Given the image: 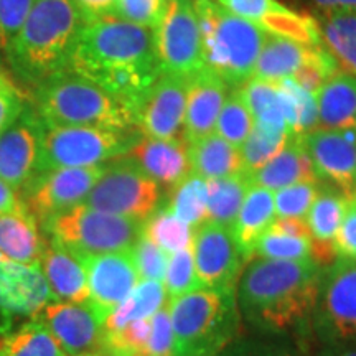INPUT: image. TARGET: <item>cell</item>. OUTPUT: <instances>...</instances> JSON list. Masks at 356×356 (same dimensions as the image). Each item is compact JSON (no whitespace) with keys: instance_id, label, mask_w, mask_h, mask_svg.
Returning <instances> with one entry per match:
<instances>
[{"instance_id":"4dcf8cb0","label":"cell","mask_w":356,"mask_h":356,"mask_svg":"<svg viewBox=\"0 0 356 356\" xmlns=\"http://www.w3.org/2000/svg\"><path fill=\"white\" fill-rule=\"evenodd\" d=\"M249 188H251V184L244 173L207 180L208 221L233 228Z\"/></svg>"},{"instance_id":"680465c9","label":"cell","mask_w":356,"mask_h":356,"mask_svg":"<svg viewBox=\"0 0 356 356\" xmlns=\"http://www.w3.org/2000/svg\"><path fill=\"white\" fill-rule=\"evenodd\" d=\"M74 356H104L101 353H95V351H88V353H81V355H74Z\"/></svg>"},{"instance_id":"f35d334b","label":"cell","mask_w":356,"mask_h":356,"mask_svg":"<svg viewBox=\"0 0 356 356\" xmlns=\"http://www.w3.org/2000/svg\"><path fill=\"white\" fill-rule=\"evenodd\" d=\"M150 333V318L134 320L119 330L104 332L99 343L104 356H142Z\"/></svg>"},{"instance_id":"1f68e13d","label":"cell","mask_w":356,"mask_h":356,"mask_svg":"<svg viewBox=\"0 0 356 356\" xmlns=\"http://www.w3.org/2000/svg\"><path fill=\"white\" fill-rule=\"evenodd\" d=\"M0 356H68L38 320L0 337Z\"/></svg>"},{"instance_id":"4316f807","label":"cell","mask_w":356,"mask_h":356,"mask_svg":"<svg viewBox=\"0 0 356 356\" xmlns=\"http://www.w3.org/2000/svg\"><path fill=\"white\" fill-rule=\"evenodd\" d=\"M275 216L277 215H275L274 191L261 186H251L231 228L244 261L252 259L257 241L269 229Z\"/></svg>"},{"instance_id":"11a10c76","label":"cell","mask_w":356,"mask_h":356,"mask_svg":"<svg viewBox=\"0 0 356 356\" xmlns=\"http://www.w3.org/2000/svg\"><path fill=\"white\" fill-rule=\"evenodd\" d=\"M22 208L25 207L19 195V190H15L0 178V215L2 213L22 210Z\"/></svg>"},{"instance_id":"60d3db41","label":"cell","mask_w":356,"mask_h":356,"mask_svg":"<svg viewBox=\"0 0 356 356\" xmlns=\"http://www.w3.org/2000/svg\"><path fill=\"white\" fill-rule=\"evenodd\" d=\"M163 286H165L168 300L177 299V297L185 296V293L202 287L197 269H195L193 248L181 249V251L168 256Z\"/></svg>"},{"instance_id":"8d00e7d4","label":"cell","mask_w":356,"mask_h":356,"mask_svg":"<svg viewBox=\"0 0 356 356\" xmlns=\"http://www.w3.org/2000/svg\"><path fill=\"white\" fill-rule=\"evenodd\" d=\"M173 215L186 225L197 229L208 221V193L207 180L190 173L188 177L173 188L170 207Z\"/></svg>"},{"instance_id":"83f0119b","label":"cell","mask_w":356,"mask_h":356,"mask_svg":"<svg viewBox=\"0 0 356 356\" xmlns=\"http://www.w3.org/2000/svg\"><path fill=\"white\" fill-rule=\"evenodd\" d=\"M188 157L191 173L204 178V180L234 177L243 173V160L239 149L221 139L216 134H210L202 139L190 142Z\"/></svg>"},{"instance_id":"e0dca14e","label":"cell","mask_w":356,"mask_h":356,"mask_svg":"<svg viewBox=\"0 0 356 356\" xmlns=\"http://www.w3.org/2000/svg\"><path fill=\"white\" fill-rule=\"evenodd\" d=\"M33 320L50 330L68 356L99 348L102 322L88 304L50 300L33 315Z\"/></svg>"},{"instance_id":"91938a15","label":"cell","mask_w":356,"mask_h":356,"mask_svg":"<svg viewBox=\"0 0 356 356\" xmlns=\"http://www.w3.org/2000/svg\"><path fill=\"white\" fill-rule=\"evenodd\" d=\"M2 81H6V78H3L2 74H0V83H2Z\"/></svg>"},{"instance_id":"cb8c5ba5","label":"cell","mask_w":356,"mask_h":356,"mask_svg":"<svg viewBox=\"0 0 356 356\" xmlns=\"http://www.w3.org/2000/svg\"><path fill=\"white\" fill-rule=\"evenodd\" d=\"M40 267L56 300L88 304V277L81 257L51 238L44 248Z\"/></svg>"},{"instance_id":"d4e9b609","label":"cell","mask_w":356,"mask_h":356,"mask_svg":"<svg viewBox=\"0 0 356 356\" xmlns=\"http://www.w3.org/2000/svg\"><path fill=\"white\" fill-rule=\"evenodd\" d=\"M318 111V129L356 131V76L338 71L323 83L315 95Z\"/></svg>"},{"instance_id":"44dd1931","label":"cell","mask_w":356,"mask_h":356,"mask_svg":"<svg viewBox=\"0 0 356 356\" xmlns=\"http://www.w3.org/2000/svg\"><path fill=\"white\" fill-rule=\"evenodd\" d=\"M322 312L333 335L356 340V261L335 262L325 280Z\"/></svg>"},{"instance_id":"9c48e42d","label":"cell","mask_w":356,"mask_h":356,"mask_svg":"<svg viewBox=\"0 0 356 356\" xmlns=\"http://www.w3.org/2000/svg\"><path fill=\"white\" fill-rule=\"evenodd\" d=\"M152 32L155 58L162 73L190 78L204 68L202 35L191 0H165Z\"/></svg>"},{"instance_id":"6da1fadb","label":"cell","mask_w":356,"mask_h":356,"mask_svg":"<svg viewBox=\"0 0 356 356\" xmlns=\"http://www.w3.org/2000/svg\"><path fill=\"white\" fill-rule=\"evenodd\" d=\"M320 299V266L314 259L252 262L239 282L244 315L267 330H291L310 317Z\"/></svg>"},{"instance_id":"7dc6e473","label":"cell","mask_w":356,"mask_h":356,"mask_svg":"<svg viewBox=\"0 0 356 356\" xmlns=\"http://www.w3.org/2000/svg\"><path fill=\"white\" fill-rule=\"evenodd\" d=\"M142 356H175L168 307H162L150 317V333Z\"/></svg>"},{"instance_id":"d6986e66","label":"cell","mask_w":356,"mask_h":356,"mask_svg":"<svg viewBox=\"0 0 356 356\" xmlns=\"http://www.w3.org/2000/svg\"><path fill=\"white\" fill-rule=\"evenodd\" d=\"M55 300L40 266L22 264L0 252V310L13 315H33Z\"/></svg>"},{"instance_id":"9f6ffc18","label":"cell","mask_w":356,"mask_h":356,"mask_svg":"<svg viewBox=\"0 0 356 356\" xmlns=\"http://www.w3.org/2000/svg\"><path fill=\"white\" fill-rule=\"evenodd\" d=\"M309 2L315 8H318V12H356V0H309Z\"/></svg>"},{"instance_id":"ba28073f","label":"cell","mask_w":356,"mask_h":356,"mask_svg":"<svg viewBox=\"0 0 356 356\" xmlns=\"http://www.w3.org/2000/svg\"><path fill=\"white\" fill-rule=\"evenodd\" d=\"M134 142L127 131L43 122L38 173L53 168L97 167L106 160L121 157Z\"/></svg>"},{"instance_id":"4fadbf2b","label":"cell","mask_w":356,"mask_h":356,"mask_svg":"<svg viewBox=\"0 0 356 356\" xmlns=\"http://www.w3.org/2000/svg\"><path fill=\"white\" fill-rule=\"evenodd\" d=\"M81 261L88 277V305L104 323L106 317L142 280L139 270L134 262L131 249L109 254L84 256Z\"/></svg>"},{"instance_id":"603a6c76","label":"cell","mask_w":356,"mask_h":356,"mask_svg":"<svg viewBox=\"0 0 356 356\" xmlns=\"http://www.w3.org/2000/svg\"><path fill=\"white\" fill-rule=\"evenodd\" d=\"M248 180L251 186H261V188L273 191L286 188L299 181H309V184L320 181L304 139L296 134H289V139L282 150L275 154L259 170L248 175Z\"/></svg>"},{"instance_id":"277c9868","label":"cell","mask_w":356,"mask_h":356,"mask_svg":"<svg viewBox=\"0 0 356 356\" xmlns=\"http://www.w3.org/2000/svg\"><path fill=\"white\" fill-rule=\"evenodd\" d=\"M38 111L44 124L127 131L134 115L96 83L66 70L40 84Z\"/></svg>"},{"instance_id":"2e32d148","label":"cell","mask_w":356,"mask_h":356,"mask_svg":"<svg viewBox=\"0 0 356 356\" xmlns=\"http://www.w3.org/2000/svg\"><path fill=\"white\" fill-rule=\"evenodd\" d=\"M186 83L188 78L162 73L147 91L136 113V124L145 136L154 139L184 137Z\"/></svg>"},{"instance_id":"db71d44e","label":"cell","mask_w":356,"mask_h":356,"mask_svg":"<svg viewBox=\"0 0 356 356\" xmlns=\"http://www.w3.org/2000/svg\"><path fill=\"white\" fill-rule=\"evenodd\" d=\"M83 13L84 20H96L101 17L113 15L115 0H73Z\"/></svg>"},{"instance_id":"ab89813d","label":"cell","mask_w":356,"mask_h":356,"mask_svg":"<svg viewBox=\"0 0 356 356\" xmlns=\"http://www.w3.org/2000/svg\"><path fill=\"white\" fill-rule=\"evenodd\" d=\"M338 71H340L338 61L333 58L330 51L325 50L323 44H318V47H310L309 55H307L304 63L292 74V79L304 91L315 96L318 89L323 86V83Z\"/></svg>"},{"instance_id":"ffe728a7","label":"cell","mask_w":356,"mask_h":356,"mask_svg":"<svg viewBox=\"0 0 356 356\" xmlns=\"http://www.w3.org/2000/svg\"><path fill=\"white\" fill-rule=\"evenodd\" d=\"M228 86V83L208 68L200 70L188 78L184 118V137L188 144L215 131Z\"/></svg>"},{"instance_id":"816d5d0a","label":"cell","mask_w":356,"mask_h":356,"mask_svg":"<svg viewBox=\"0 0 356 356\" xmlns=\"http://www.w3.org/2000/svg\"><path fill=\"white\" fill-rule=\"evenodd\" d=\"M24 109V99L13 89L12 84L7 79L0 83V132L6 131Z\"/></svg>"},{"instance_id":"d590c367","label":"cell","mask_w":356,"mask_h":356,"mask_svg":"<svg viewBox=\"0 0 356 356\" xmlns=\"http://www.w3.org/2000/svg\"><path fill=\"white\" fill-rule=\"evenodd\" d=\"M287 139L289 132L284 129H275L266 126V124L254 122V127H252L246 142L239 147L244 175H251V173L259 170L262 165H266L275 154L282 150Z\"/></svg>"},{"instance_id":"f5cc1de1","label":"cell","mask_w":356,"mask_h":356,"mask_svg":"<svg viewBox=\"0 0 356 356\" xmlns=\"http://www.w3.org/2000/svg\"><path fill=\"white\" fill-rule=\"evenodd\" d=\"M269 231L279 234L296 236V238L310 239V229L307 225L305 218H291V216H277L269 226Z\"/></svg>"},{"instance_id":"7c38bea8","label":"cell","mask_w":356,"mask_h":356,"mask_svg":"<svg viewBox=\"0 0 356 356\" xmlns=\"http://www.w3.org/2000/svg\"><path fill=\"white\" fill-rule=\"evenodd\" d=\"M193 257L202 287L236 289L244 259L231 228L213 221L198 226L193 234Z\"/></svg>"},{"instance_id":"836d02e7","label":"cell","mask_w":356,"mask_h":356,"mask_svg":"<svg viewBox=\"0 0 356 356\" xmlns=\"http://www.w3.org/2000/svg\"><path fill=\"white\" fill-rule=\"evenodd\" d=\"M142 236L157 244L168 256L181 249L193 248L195 229L173 215L170 208L155 211L142 222Z\"/></svg>"},{"instance_id":"74e56055","label":"cell","mask_w":356,"mask_h":356,"mask_svg":"<svg viewBox=\"0 0 356 356\" xmlns=\"http://www.w3.org/2000/svg\"><path fill=\"white\" fill-rule=\"evenodd\" d=\"M254 127V118L249 113L239 92H233L225 101L216 119L215 134L231 145L241 147Z\"/></svg>"},{"instance_id":"ee69618b","label":"cell","mask_w":356,"mask_h":356,"mask_svg":"<svg viewBox=\"0 0 356 356\" xmlns=\"http://www.w3.org/2000/svg\"><path fill=\"white\" fill-rule=\"evenodd\" d=\"M35 0H0V50L10 53Z\"/></svg>"},{"instance_id":"b9f144b4","label":"cell","mask_w":356,"mask_h":356,"mask_svg":"<svg viewBox=\"0 0 356 356\" xmlns=\"http://www.w3.org/2000/svg\"><path fill=\"white\" fill-rule=\"evenodd\" d=\"M312 241L307 238L279 234L267 229L254 248V254L273 261H305L312 259Z\"/></svg>"},{"instance_id":"8fae6325","label":"cell","mask_w":356,"mask_h":356,"mask_svg":"<svg viewBox=\"0 0 356 356\" xmlns=\"http://www.w3.org/2000/svg\"><path fill=\"white\" fill-rule=\"evenodd\" d=\"M104 165L53 168L35 175L24 188V207L35 220L44 222L51 216L84 203Z\"/></svg>"},{"instance_id":"bcb514c9","label":"cell","mask_w":356,"mask_h":356,"mask_svg":"<svg viewBox=\"0 0 356 356\" xmlns=\"http://www.w3.org/2000/svg\"><path fill=\"white\" fill-rule=\"evenodd\" d=\"M165 0H115L113 15L154 30L162 17Z\"/></svg>"},{"instance_id":"ac0fdd59","label":"cell","mask_w":356,"mask_h":356,"mask_svg":"<svg viewBox=\"0 0 356 356\" xmlns=\"http://www.w3.org/2000/svg\"><path fill=\"white\" fill-rule=\"evenodd\" d=\"M121 159L140 168L159 185L175 188L191 173L188 142L184 137L177 139H154L142 137L129 147Z\"/></svg>"},{"instance_id":"7a4b0ae2","label":"cell","mask_w":356,"mask_h":356,"mask_svg":"<svg viewBox=\"0 0 356 356\" xmlns=\"http://www.w3.org/2000/svg\"><path fill=\"white\" fill-rule=\"evenodd\" d=\"M84 24L73 0H35L8 53L13 66L37 81L66 71Z\"/></svg>"},{"instance_id":"52a82bcc","label":"cell","mask_w":356,"mask_h":356,"mask_svg":"<svg viewBox=\"0 0 356 356\" xmlns=\"http://www.w3.org/2000/svg\"><path fill=\"white\" fill-rule=\"evenodd\" d=\"M142 222L81 203L51 216L43 225L53 239L76 256L84 257L131 249L140 238Z\"/></svg>"},{"instance_id":"c3c4849f","label":"cell","mask_w":356,"mask_h":356,"mask_svg":"<svg viewBox=\"0 0 356 356\" xmlns=\"http://www.w3.org/2000/svg\"><path fill=\"white\" fill-rule=\"evenodd\" d=\"M284 81L287 83V86L291 88L293 95H296L297 111H299V115H297V126L293 134H296V136H307V134L317 131L318 111H317V101H315V96L304 91V89L293 81L292 78H286Z\"/></svg>"},{"instance_id":"30bf717a","label":"cell","mask_w":356,"mask_h":356,"mask_svg":"<svg viewBox=\"0 0 356 356\" xmlns=\"http://www.w3.org/2000/svg\"><path fill=\"white\" fill-rule=\"evenodd\" d=\"M118 159L114 165L104 168L84 204L111 215L145 221L157 211L162 200L160 185L131 162Z\"/></svg>"},{"instance_id":"d6a6232c","label":"cell","mask_w":356,"mask_h":356,"mask_svg":"<svg viewBox=\"0 0 356 356\" xmlns=\"http://www.w3.org/2000/svg\"><path fill=\"white\" fill-rule=\"evenodd\" d=\"M244 104L254 118V122L266 126L284 129L289 132L286 114L280 104L279 81H266V79L251 78L239 89Z\"/></svg>"},{"instance_id":"9a60e30c","label":"cell","mask_w":356,"mask_h":356,"mask_svg":"<svg viewBox=\"0 0 356 356\" xmlns=\"http://www.w3.org/2000/svg\"><path fill=\"white\" fill-rule=\"evenodd\" d=\"M318 180L335 185L345 197H356V131H317L302 136Z\"/></svg>"},{"instance_id":"f1b7e54d","label":"cell","mask_w":356,"mask_h":356,"mask_svg":"<svg viewBox=\"0 0 356 356\" xmlns=\"http://www.w3.org/2000/svg\"><path fill=\"white\" fill-rule=\"evenodd\" d=\"M309 51L310 47L307 44L267 33L252 71V78L266 81H282L286 78H292L296 70L305 61Z\"/></svg>"},{"instance_id":"5bb4252c","label":"cell","mask_w":356,"mask_h":356,"mask_svg":"<svg viewBox=\"0 0 356 356\" xmlns=\"http://www.w3.org/2000/svg\"><path fill=\"white\" fill-rule=\"evenodd\" d=\"M43 121L33 111L24 109L0 132V178L22 190L38 173L42 155Z\"/></svg>"},{"instance_id":"6f0895ef","label":"cell","mask_w":356,"mask_h":356,"mask_svg":"<svg viewBox=\"0 0 356 356\" xmlns=\"http://www.w3.org/2000/svg\"><path fill=\"white\" fill-rule=\"evenodd\" d=\"M337 356H356V350L343 351V353H340V355H337Z\"/></svg>"},{"instance_id":"e575fe53","label":"cell","mask_w":356,"mask_h":356,"mask_svg":"<svg viewBox=\"0 0 356 356\" xmlns=\"http://www.w3.org/2000/svg\"><path fill=\"white\" fill-rule=\"evenodd\" d=\"M267 33L293 40V42L307 44V47H318L322 44V35L317 19L312 15H304L282 8L279 12H270L256 22Z\"/></svg>"},{"instance_id":"8992f818","label":"cell","mask_w":356,"mask_h":356,"mask_svg":"<svg viewBox=\"0 0 356 356\" xmlns=\"http://www.w3.org/2000/svg\"><path fill=\"white\" fill-rule=\"evenodd\" d=\"M149 61H157L152 30L106 15L83 25L68 70L84 76L89 71L109 66Z\"/></svg>"},{"instance_id":"3957f363","label":"cell","mask_w":356,"mask_h":356,"mask_svg":"<svg viewBox=\"0 0 356 356\" xmlns=\"http://www.w3.org/2000/svg\"><path fill=\"white\" fill-rule=\"evenodd\" d=\"M193 8L202 35L204 68L231 86L251 79L266 30L211 0H195Z\"/></svg>"},{"instance_id":"f546056e","label":"cell","mask_w":356,"mask_h":356,"mask_svg":"<svg viewBox=\"0 0 356 356\" xmlns=\"http://www.w3.org/2000/svg\"><path fill=\"white\" fill-rule=\"evenodd\" d=\"M165 302L167 292L163 282L142 279L126 299L106 317L102 330H119L134 320L150 318L155 312L162 309Z\"/></svg>"},{"instance_id":"7402d4cb","label":"cell","mask_w":356,"mask_h":356,"mask_svg":"<svg viewBox=\"0 0 356 356\" xmlns=\"http://www.w3.org/2000/svg\"><path fill=\"white\" fill-rule=\"evenodd\" d=\"M348 197L338 188H325L318 191L317 198L307 215L310 229V254L315 264L333 266L337 261L335 238L343 220Z\"/></svg>"},{"instance_id":"5b68a950","label":"cell","mask_w":356,"mask_h":356,"mask_svg":"<svg viewBox=\"0 0 356 356\" xmlns=\"http://www.w3.org/2000/svg\"><path fill=\"white\" fill-rule=\"evenodd\" d=\"M175 356H213L238 327L236 293L200 287L167 302Z\"/></svg>"},{"instance_id":"7bdbcfd3","label":"cell","mask_w":356,"mask_h":356,"mask_svg":"<svg viewBox=\"0 0 356 356\" xmlns=\"http://www.w3.org/2000/svg\"><path fill=\"white\" fill-rule=\"evenodd\" d=\"M317 195L318 184H309V181H299L274 191L275 215L307 218Z\"/></svg>"},{"instance_id":"681fc988","label":"cell","mask_w":356,"mask_h":356,"mask_svg":"<svg viewBox=\"0 0 356 356\" xmlns=\"http://www.w3.org/2000/svg\"><path fill=\"white\" fill-rule=\"evenodd\" d=\"M335 251L340 259L356 261V197L348 198V204L335 238Z\"/></svg>"},{"instance_id":"f907efd6","label":"cell","mask_w":356,"mask_h":356,"mask_svg":"<svg viewBox=\"0 0 356 356\" xmlns=\"http://www.w3.org/2000/svg\"><path fill=\"white\" fill-rule=\"evenodd\" d=\"M222 8L251 22H257L270 12L286 8L277 0H218Z\"/></svg>"},{"instance_id":"484cf974","label":"cell","mask_w":356,"mask_h":356,"mask_svg":"<svg viewBox=\"0 0 356 356\" xmlns=\"http://www.w3.org/2000/svg\"><path fill=\"white\" fill-rule=\"evenodd\" d=\"M47 243L40 236L38 221L26 208L0 215V252L29 266H40Z\"/></svg>"},{"instance_id":"f6af8a7d","label":"cell","mask_w":356,"mask_h":356,"mask_svg":"<svg viewBox=\"0 0 356 356\" xmlns=\"http://www.w3.org/2000/svg\"><path fill=\"white\" fill-rule=\"evenodd\" d=\"M131 252L140 279L163 282L168 264V254L163 249L140 234L137 243L131 248Z\"/></svg>"}]
</instances>
